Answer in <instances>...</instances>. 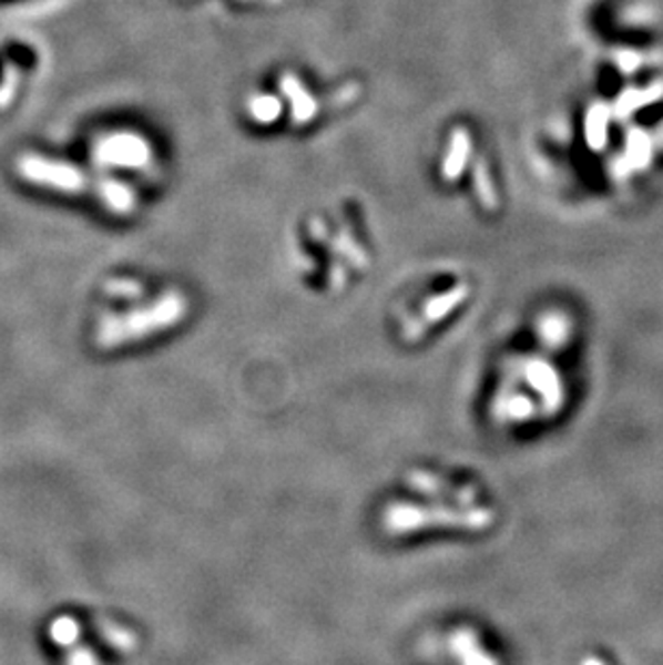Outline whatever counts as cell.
<instances>
[{
    "label": "cell",
    "instance_id": "6da1fadb",
    "mask_svg": "<svg viewBox=\"0 0 663 665\" xmlns=\"http://www.w3.org/2000/svg\"><path fill=\"white\" fill-rule=\"evenodd\" d=\"M185 313H187L185 297L180 291H166L164 296L153 299L143 308L104 317L98 328V345L102 349H114L134 342L136 338L164 332L177 326L184 319Z\"/></svg>",
    "mask_w": 663,
    "mask_h": 665
},
{
    "label": "cell",
    "instance_id": "7a4b0ae2",
    "mask_svg": "<svg viewBox=\"0 0 663 665\" xmlns=\"http://www.w3.org/2000/svg\"><path fill=\"white\" fill-rule=\"evenodd\" d=\"M491 523V511L482 507H422V504H407L395 502L386 509L384 525L392 534H407L427 525H452V528H470L480 530Z\"/></svg>",
    "mask_w": 663,
    "mask_h": 665
},
{
    "label": "cell",
    "instance_id": "3957f363",
    "mask_svg": "<svg viewBox=\"0 0 663 665\" xmlns=\"http://www.w3.org/2000/svg\"><path fill=\"white\" fill-rule=\"evenodd\" d=\"M93 157L100 166L139 171L151 162V145L136 132H111L95 141Z\"/></svg>",
    "mask_w": 663,
    "mask_h": 665
},
{
    "label": "cell",
    "instance_id": "277c9868",
    "mask_svg": "<svg viewBox=\"0 0 663 665\" xmlns=\"http://www.w3.org/2000/svg\"><path fill=\"white\" fill-rule=\"evenodd\" d=\"M20 171L29 182L43 184L45 187L68 192V194H78L86 185L84 175L72 164L39 157V155H27L20 164Z\"/></svg>",
    "mask_w": 663,
    "mask_h": 665
},
{
    "label": "cell",
    "instance_id": "5b68a950",
    "mask_svg": "<svg viewBox=\"0 0 663 665\" xmlns=\"http://www.w3.org/2000/svg\"><path fill=\"white\" fill-rule=\"evenodd\" d=\"M280 89L283 95L287 98L289 106H292V116H294L297 125H304L308 121L315 119L317 114V102L315 98L306 91V86L302 84V80L294 74H285L280 78Z\"/></svg>",
    "mask_w": 663,
    "mask_h": 665
},
{
    "label": "cell",
    "instance_id": "8992f818",
    "mask_svg": "<svg viewBox=\"0 0 663 665\" xmlns=\"http://www.w3.org/2000/svg\"><path fill=\"white\" fill-rule=\"evenodd\" d=\"M100 196H102L104 205L114 214H130L136 207L134 192L116 180H104L100 184Z\"/></svg>",
    "mask_w": 663,
    "mask_h": 665
},
{
    "label": "cell",
    "instance_id": "52a82bcc",
    "mask_svg": "<svg viewBox=\"0 0 663 665\" xmlns=\"http://www.w3.org/2000/svg\"><path fill=\"white\" fill-rule=\"evenodd\" d=\"M248 112L261 125H269L278 121L283 112V100H278L276 95H253L248 102Z\"/></svg>",
    "mask_w": 663,
    "mask_h": 665
},
{
    "label": "cell",
    "instance_id": "ba28073f",
    "mask_svg": "<svg viewBox=\"0 0 663 665\" xmlns=\"http://www.w3.org/2000/svg\"><path fill=\"white\" fill-rule=\"evenodd\" d=\"M50 637L59 644V646H70L75 644L80 637V625L72 616H61L50 625Z\"/></svg>",
    "mask_w": 663,
    "mask_h": 665
},
{
    "label": "cell",
    "instance_id": "9c48e42d",
    "mask_svg": "<svg viewBox=\"0 0 663 665\" xmlns=\"http://www.w3.org/2000/svg\"><path fill=\"white\" fill-rule=\"evenodd\" d=\"M466 151H468V141L459 132L455 136V141H452V147H450V153H448L446 162H443V175L448 180H455L461 173V166H463V160H466Z\"/></svg>",
    "mask_w": 663,
    "mask_h": 665
},
{
    "label": "cell",
    "instance_id": "30bf717a",
    "mask_svg": "<svg viewBox=\"0 0 663 665\" xmlns=\"http://www.w3.org/2000/svg\"><path fill=\"white\" fill-rule=\"evenodd\" d=\"M463 296H466V291L457 289V291H448L443 296L429 299L425 304V317H427V321H438L448 310H452V306Z\"/></svg>",
    "mask_w": 663,
    "mask_h": 665
},
{
    "label": "cell",
    "instance_id": "8fae6325",
    "mask_svg": "<svg viewBox=\"0 0 663 665\" xmlns=\"http://www.w3.org/2000/svg\"><path fill=\"white\" fill-rule=\"evenodd\" d=\"M104 640H109L116 648H130L134 646V635L128 628L116 627L114 623H102Z\"/></svg>",
    "mask_w": 663,
    "mask_h": 665
},
{
    "label": "cell",
    "instance_id": "7c38bea8",
    "mask_svg": "<svg viewBox=\"0 0 663 665\" xmlns=\"http://www.w3.org/2000/svg\"><path fill=\"white\" fill-rule=\"evenodd\" d=\"M106 291L111 296L128 297V299L130 297L143 296V287L139 283H134V280H112V283H109Z\"/></svg>",
    "mask_w": 663,
    "mask_h": 665
},
{
    "label": "cell",
    "instance_id": "4fadbf2b",
    "mask_svg": "<svg viewBox=\"0 0 663 665\" xmlns=\"http://www.w3.org/2000/svg\"><path fill=\"white\" fill-rule=\"evenodd\" d=\"M68 665H100V662H98V657L91 653V648L80 646V648H74V651H72V655H70V659H68Z\"/></svg>",
    "mask_w": 663,
    "mask_h": 665
}]
</instances>
